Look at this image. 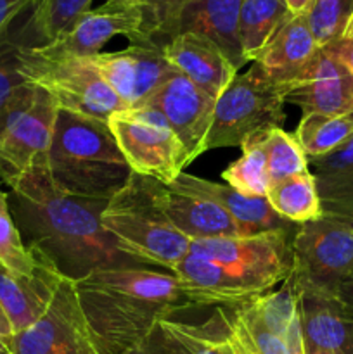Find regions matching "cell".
<instances>
[{
    "mask_svg": "<svg viewBox=\"0 0 353 354\" xmlns=\"http://www.w3.org/2000/svg\"><path fill=\"white\" fill-rule=\"evenodd\" d=\"M12 354H102L83 315L75 282L62 277L44 317L14 335Z\"/></svg>",
    "mask_w": 353,
    "mask_h": 354,
    "instance_id": "obj_12",
    "label": "cell"
},
{
    "mask_svg": "<svg viewBox=\"0 0 353 354\" xmlns=\"http://www.w3.org/2000/svg\"><path fill=\"white\" fill-rule=\"evenodd\" d=\"M314 354H327V353H314Z\"/></svg>",
    "mask_w": 353,
    "mask_h": 354,
    "instance_id": "obj_45",
    "label": "cell"
},
{
    "mask_svg": "<svg viewBox=\"0 0 353 354\" xmlns=\"http://www.w3.org/2000/svg\"><path fill=\"white\" fill-rule=\"evenodd\" d=\"M24 45L26 44L17 38L12 28L0 37V113L28 83L21 73V54Z\"/></svg>",
    "mask_w": 353,
    "mask_h": 354,
    "instance_id": "obj_36",
    "label": "cell"
},
{
    "mask_svg": "<svg viewBox=\"0 0 353 354\" xmlns=\"http://www.w3.org/2000/svg\"><path fill=\"white\" fill-rule=\"evenodd\" d=\"M0 354H12L10 353V349L7 348L6 342H2V341H0Z\"/></svg>",
    "mask_w": 353,
    "mask_h": 354,
    "instance_id": "obj_44",
    "label": "cell"
},
{
    "mask_svg": "<svg viewBox=\"0 0 353 354\" xmlns=\"http://www.w3.org/2000/svg\"><path fill=\"white\" fill-rule=\"evenodd\" d=\"M175 275L194 306L234 308L262 296L220 263L190 251L179 263Z\"/></svg>",
    "mask_w": 353,
    "mask_h": 354,
    "instance_id": "obj_18",
    "label": "cell"
},
{
    "mask_svg": "<svg viewBox=\"0 0 353 354\" xmlns=\"http://www.w3.org/2000/svg\"><path fill=\"white\" fill-rule=\"evenodd\" d=\"M338 299L343 301V303H345L346 306H350L353 310V275L350 277V280H348V282H346V286L341 289V292H339Z\"/></svg>",
    "mask_w": 353,
    "mask_h": 354,
    "instance_id": "obj_42",
    "label": "cell"
},
{
    "mask_svg": "<svg viewBox=\"0 0 353 354\" xmlns=\"http://www.w3.org/2000/svg\"><path fill=\"white\" fill-rule=\"evenodd\" d=\"M300 318L307 354H353V310L338 297L300 290Z\"/></svg>",
    "mask_w": 353,
    "mask_h": 354,
    "instance_id": "obj_17",
    "label": "cell"
},
{
    "mask_svg": "<svg viewBox=\"0 0 353 354\" xmlns=\"http://www.w3.org/2000/svg\"><path fill=\"white\" fill-rule=\"evenodd\" d=\"M311 0H286V6L289 9V12L293 16H298V14H305L307 9L310 7Z\"/></svg>",
    "mask_w": 353,
    "mask_h": 354,
    "instance_id": "obj_41",
    "label": "cell"
},
{
    "mask_svg": "<svg viewBox=\"0 0 353 354\" xmlns=\"http://www.w3.org/2000/svg\"><path fill=\"white\" fill-rule=\"evenodd\" d=\"M325 214L353 218V137L334 152L308 159Z\"/></svg>",
    "mask_w": 353,
    "mask_h": 354,
    "instance_id": "obj_25",
    "label": "cell"
},
{
    "mask_svg": "<svg viewBox=\"0 0 353 354\" xmlns=\"http://www.w3.org/2000/svg\"><path fill=\"white\" fill-rule=\"evenodd\" d=\"M48 173L61 192L109 201L134 175L107 121L59 109L48 149Z\"/></svg>",
    "mask_w": 353,
    "mask_h": 354,
    "instance_id": "obj_3",
    "label": "cell"
},
{
    "mask_svg": "<svg viewBox=\"0 0 353 354\" xmlns=\"http://www.w3.org/2000/svg\"><path fill=\"white\" fill-rule=\"evenodd\" d=\"M266 201L280 218L294 225L308 223L324 214L317 183L310 169L270 183Z\"/></svg>",
    "mask_w": 353,
    "mask_h": 354,
    "instance_id": "obj_27",
    "label": "cell"
},
{
    "mask_svg": "<svg viewBox=\"0 0 353 354\" xmlns=\"http://www.w3.org/2000/svg\"><path fill=\"white\" fill-rule=\"evenodd\" d=\"M293 14L286 0H241L239 40L246 62H253Z\"/></svg>",
    "mask_w": 353,
    "mask_h": 354,
    "instance_id": "obj_28",
    "label": "cell"
},
{
    "mask_svg": "<svg viewBox=\"0 0 353 354\" xmlns=\"http://www.w3.org/2000/svg\"><path fill=\"white\" fill-rule=\"evenodd\" d=\"M263 145L270 183L308 171V158L294 133H287L282 128L266 130Z\"/></svg>",
    "mask_w": 353,
    "mask_h": 354,
    "instance_id": "obj_33",
    "label": "cell"
},
{
    "mask_svg": "<svg viewBox=\"0 0 353 354\" xmlns=\"http://www.w3.org/2000/svg\"><path fill=\"white\" fill-rule=\"evenodd\" d=\"M0 266L23 277H31L38 268L37 258L28 249L12 216L9 194L3 192L2 189H0Z\"/></svg>",
    "mask_w": 353,
    "mask_h": 354,
    "instance_id": "obj_31",
    "label": "cell"
},
{
    "mask_svg": "<svg viewBox=\"0 0 353 354\" xmlns=\"http://www.w3.org/2000/svg\"><path fill=\"white\" fill-rule=\"evenodd\" d=\"M172 187L215 201L218 206L224 207L241 225L246 235L273 230H296L300 227V225H294L280 218L272 209L266 197L242 196L241 192L232 189L227 183L224 185V183L211 182V180L199 178V176L182 171L176 176L175 182L172 183Z\"/></svg>",
    "mask_w": 353,
    "mask_h": 354,
    "instance_id": "obj_21",
    "label": "cell"
},
{
    "mask_svg": "<svg viewBox=\"0 0 353 354\" xmlns=\"http://www.w3.org/2000/svg\"><path fill=\"white\" fill-rule=\"evenodd\" d=\"M294 137L298 138L308 159L331 154L353 137V113L341 116L318 113L303 114Z\"/></svg>",
    "mask_w": 353,
    "mask_h": 354,
    "instance_id": "obj_29",
    "label": "cell"
},
{
    "mask_svg": "<svg viewBox=\"0 0 353 354\" xmlns=\"http://www.w3.org/2000/svg\"><path fill=\"white\" fill-rule=\"evenodd\" d=\"M90 6L92 0H37L16 31L17 38L31 47L51 44L68 33L80 16L92 9Z\"/></svg>",
    "mask_w": 353,
    "mask_h": 354,
    "instance_id": "obj_26",
    "label": "cell"
},
{
    "mask_svg": "<svg viewBox=\"0 0 353 354\" xmlns=\"http://www.w3.org/2000/svg\"><path fill=\"white\" fill-rule=\"evenodd\" d=\"M241 0H192L180 12L175 35L196 33L213 41L235 69L246 64L239 40Z\"/></svg>",
    "mask_w": 353,
    "mask_h": 354,
    "instance_id": "obj_22",
    "label": "cell"
},
{
    "mask_svg": "<svg viewBox=\"0 0 353 354\" xmlns=\"http://www.w3.org/2000/svg\"><path fill=\"white\" fill-rule=\"evenodd\" d=\"M305 19L318 47H327L345 35L353 19V0H311Z\"/></svg>",
    "mask_w": 353,
    "mask_h": 354,
    "instance_id": "obj_34",
    "label": "cell"
},
{
    "mask_svg": "<svg viewBox=\"0 0 353 354\" xmlns=\"http://www.w3.org/2000/svg\"><path fill=\"white\" fill-rule=\"evenodd\" d=\"M159 199L173 227L190 241L246 235L241 225L208 197L163 185Z\"/></svg>",
    "mask_w": 353,
    "mask_h": 354,
    "instance_id": "obj_20",
    "label": "cell"
},
{
    "mask_svg": "<svg viewBox=\"0 0 353 354\" xmlns=\"http://www.w3.org/2000/svg\"><path fill=\"white\" fill-rule=\"evenodd\" d=\"M106 2L121 7H144L147 0H106Z\"/></svg>",
    "mask_w": 353,
    "mask_h": 354,
    "instance_id": "obj_43",
    "label": "cell"
},
{
    "mask_svg": "<svg viewBox=\"0 0 353 354\" xmlns=\"http://www.w3.org/2000/svg\"><path fill=\"white\" fill-rule=\"evenodd\" d=\"M107 124L132 171L137 175L172 185L189 166L182 144L156 107L144 104L137 109L113 114Z\"/></svg>",
    "mask_w": 353,
    "mask_h": 354,
    "instance_id": "obj_11",
    "label": "cell"
},
{
    "mask_svg": "<svg viewBox=\"0 0 353 354\" xmlns=\"http://www.w3.org/2000/svg\"><path fill=\"white\" fill-rule=\"evenodd\" d=\"M296 230L190 241L189 251L220 263L242 282L265 294L293 273V237Z\"/></svg>",
    "mask_w": 353,
    "mask_h": 354,
    "instance_id": "obj_10",
    "label": "cell"
},
{
    "mask_svg": "<svg viewBox=\"0 0 353 354\" xmlns=\"http://www.w3.org/2000/svg\"><path fill=\"white\" fill-rule=\"evenodd\" d=\"M62 277L38 263L31 277L16 275L0 266V304L6 310L14 332L26 330L48 310Z\"/></svg>",
    "mask_w": 353,
    "mask_h": 354,
    "instance_id": "obj_23",
    "label": "cell"
},
{
    "mask_svg": "<svg viewBox=\"0 0 353 354\" xmlns=\"http://www.w3.org/2000/svg\"><path fill=\"white\" fill-rule=\"evenodd\" d=\"M165 183L144 175L130 176L127 185L107 201L100 221L125 254L145 266L175 273L190 249V239L180 234L161 207Z\"/></svg>",
    "mask_w": 353,
    "mask_h": 354,
    "instance_id": "obj_4",
    "label": "cell"
},
{
    "mask_svg": "<svg viewBox=\"0 0 353 354\" xmlns=\"http://www.w3.org/2000/svg\"><path fill=\"white\" fill-rule=\"evenodd\" d=\"M142 7H121L104 2L97 9H89L80 16L68 33L45 45H35L42 52L51 55H75L92 57L100 54V48L111 38L123 35L128 41L141 38Z\"/></svg>",
    "mask_w": 353,
    "mask_h": 354,
    "instance_id": "obj_15",
    "label": "cell"
},
{
    "mask_svg": "<svg viewBox=\"0 0 353 354\" xmlns=\"http://www.w3.org/2000/svg\"><path fill=\"white\" fill-rule=\"evenodd\" d=\"M353 275V218L322 214L298 227L293 273L301 292L338 297Z\"/></svg>",
    "mask_w": 353,
    "mask_h": 354,
    "instance_id": "obj_8",
    "label": "cell"
},
{
    "mask_svg": "<svg viewBox=\"0 0 353 354\" xmlns=\"http://www.w3.org/2000/svg\"><path fill=\"white\" fill-rule=\"evenodd\" d=\"M57 113L54 99L30 82L0 113V178L6 185L47 161Z\"/></svg>",
    "mask_w": 353,
    "mask_h": 354,
    "instance_id": "obj_9",
    "label": "cell"
},
{
    "mask_svg": "<svg viewBox=\"0 0 353 354\" xmlns=\"http://www.w3.org/2000/svg\"><path fill=\"white\" fill-rule=\"evenodd\" d=\"M127 354H185L183 353L182 346L179 344L175 337L170 334L168 328L159 322L151 334Z\"/></svg>",
    "mask_w": 353,
    "mask_h": 354,
    "instance_id": "obj_37",
    "label": "cell"
},
{
    "mask_svg": "<svg viewBox=\"0 0 353 354\" xmlns=\"http://www.w3.org/2000/svg\"><path fill=\"white\" fill-rule=\"evenodd\" d=\"M318 48L305 14H298L279 28L253 62H258L273 82L287 83L293 88V83L314 61Z\"/></svg>",
    "mask_w": 353,
    "mask_h": 354,
    "instance_id": "obj_24",
    "label": "cell"
},
{
    "mask_svg": "<svg viewBox=\"0 0 353 354\" xmlns=\"http://www.w3.org/2000/svg\"><path fill=\"white\" fill-rule=\"evenodd\" d=\"M289 92L291 85L273 82L258 62H253L244 75H235L215 102L206 151L241 147L246 138L258 131L282 128Z\"/></svg>",
    "mask_w": 353,
    "mask_h": 354,
    "instance_id": "obj_6",
    "label": "cell"
},
{
    "mask_svg": "<svg viewBox=\"0 0 353 354\" xmlns=\"http://www.w3.org/2000/svg\"><path fill=\"white\" fill-rule=\"evenodd\" d=\"M327 50H331L350 71L353 73V19L350 21L348 28H346L345 35H343L339 40H336L334 44L327 45Z\"/></svg>",
    "mask_w": 353,
    "mask_h": 354,
    "instance_id": "obj_39",
    "label": "cell"
},
{
    "mask_svg": "<svg viewBox=\"0 0 353 354\" xmlns=\"http://www.w3.org/2000/svg\"><path fill=\"white\" fill-rule=\"evenodd\" d=\"M75 287L102 354L130 353L159 322L194 308L175 273L149 266L100 268Z\"/></svg>",
    "mask_w": 353,
    "mask_h": 354,
    "instance_id": "obj_2",
    "label": "cell"
},
{
    "mask_svg": "<svg viewBox=\"0 0 353 354\" xmlns=\"http://www.w3.org/2000/svg\"><path fill=\"white\" fill-rule=\"evenodd\" d=\"M21 235L38 263L71 282L100 268L145 266L125 254L100 221L107 201L61 192L52 183L48 159L7 185Z\"/></svg>",
    "mask_w": 353,
    "mask_h": 354,
    "instance_id": "obj_1",
    "label": "cell"
},
{
    "mask_svg": "<svg viewBox=\"0 0 353 354\" xmlns=\"http://www.w3.org/2000/svg\"><path fill=\"white\" fill-rule=\"evenodd\" d=\"M92 59L127 111L144 106L166 78L176 71L161 45L149 40L132 41L123 50L100 52Z\"/></svg>",
    "mask_w": 353,
    "mask_h": 354,
    "instance_id": "obj_13",
    "label": "cell"
},
{
    "mask_svg": "<svg viewBox=\"0 0 353 354\" xmlns=\"http://www.w3.org/2000/svg\"><path fill=\"white\" fill-rule=\"evenodd\" d=\"M14 335H16V332H14L12 324H10L6 310H3L2 304H0V341L6 342L7 344V342H9Z\"/></svg>",
    "mask_w": 353,
    "mask_h": 354,
    "instance_id": "obj_40",
    "label": "cell"
},
{
    "mask_svg": "<svg viewBox=\"0 0 353 354\" xmlns=\"http://www.w3.org/2000/svg\"><path fill=\"white\" fill-rule=\"evenodd\" d=\"M37 0H0V37L12 28L14 21L28 12Z\"/></svg>",
    "mask_w": 353,
    "mask_h": 354,
    "instance_id": "obj_38",
    "label": "cell"
},
{
    "mask_svg": "<svg viewBox=\"0 0 353 354\" xmlns=\"http://www.w3.org/2000/svg\"><path fill=\"white\" fill-rule=\"evenodd\" d=\"M213 97L190 82L182 73L175 71L156 90L145 104L156 107L168 121L185 151L187 162H192L206 152V140L215 114Z\"/></svg>",
    "mask_w": 353,
    "mask_h": 354,
    "instance_id": "obj_14",
    "label": "cell"
},
{
    "mask_svg": "<svg viewBox=\"0 0 353 354\" xmlns=\"http://www.w3.org/2000/svg\"><path fill=\"white\" fill-rule=\"evenodd\" d=\"M21 73L26 82L45 90L62 111L102 121L127 111L92 57L51 55L24 45Z\"/></svg>",
    "mask_w": 353,
    "mask_h": 354,
    "instance_id": "obj_7",
    "label": "cell"
},
{
    "mask_svg": "<svg viewBox=\"0 0 353 354\" xmlns=\"http://www.w3.org/2000/svg\"><path fill=\"white\" fill-rule=\"evenodd\" d=\"M213 315L235 354H307L293 277L280 289L241 306L215 308Z\"/></svg>",
    "mask_w": 353,
    "mask_h": 354,
    "instance_id": "obj_5",
    "label": "cell"
},
{
    "mask_svg": "<svg viewBox=\"0 0 353 354\" xmlns=\"http://www.w3.org/2000/svg\"><path fill=\"white\" fill-rule=\"evenodd\" d=\"M286 102L300 106L303 114L341 116L353 113V73L325 47L293 83Z\"/></svg>",
    "mask_w": 353,
    "mask_h": 354,
    "instance_id": "obj_16",
    "label": "cell"
},
{
    "mask_svg": "<svg viewBox=\"0 0 353 354\" xmlns=\"http://www.w3.org/2000/svg\"><path fill=\"white\" fill-rule=\"evenodd\" d=\"M192 0H147L145 6L142 7L144 21H142V31L138 40H149L165 47L175 37V26L180 12Z\"/></svg>",
    "mask_w": 353,
    "mask_h": 354,
    "instance_id": "obj_35",
    "label": "cell"
},
{
    "mask_svg": "<svg viewBox=\"0 0 353 354\" xmlns=\"http://www.w3.org/2000/svg\"><path fill=\"white\" fill-rule=\"evenodd\" d=\"M163 52L176 71L187 76L215 100L237 75V69L224 52L213 41L196 33L175 35L163 47Z\"/></svg>",
    "mask_w": 353,
    "mask_h": 354,
    "instance_id": "obj_19",
    "label": "cell"
},
{
    "mask_svg": "<svg viewBox=\"0 0 353 354\" xmlns=\"http://www.w3.org/2000/svg\"><path fill=\"white\" fill-rule=\"evenodd\" d=\"M163 325L179 341L185 354H235L215 315L204 324H185L166 318Z\"/></svg>",
    "mask_w": 353,
    "mask_h": 354,
    "instance_id": "obj_32",
    "label": "cell"
},
{
    "mask_svg": "<svg viewBox=\"0 0 353 354\" xmlns=\"http://www.w3.org/2000/svg\"><path fill=\"white\" fill-rule=\"evenodd\" d=\"M265 131L251 135L241 145V158L228 165L221 173L227 185L248 197H266L270 185L269 168H266V152L263 145Z\"/></svg>",
    "mask_w": 353,
    "mask_h": 354,
    "instance_id": "obj_30",
    "label": "cell"
}]
</instances>
